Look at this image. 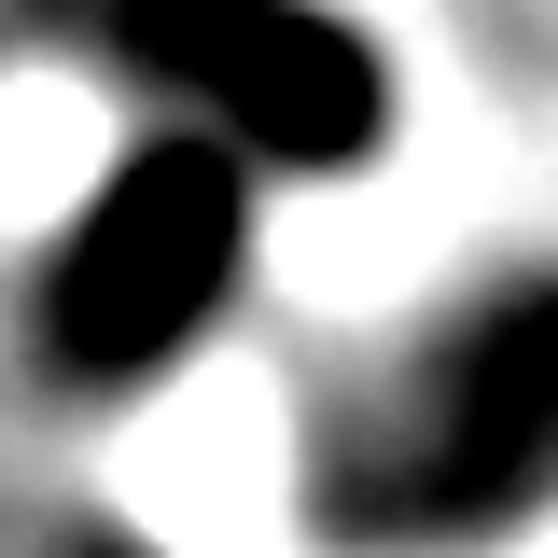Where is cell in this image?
<instances>
[{
  "mask_svg": "<svg viewBox=\"0 0 558 558\" xmlns=\"http://www.w3.org/2000/svg\"><path fill=\"white\" fill-rule=\"evenodd\" d=\"M558 488V279H502L307 433V517L363 558L488 545Z\"/></svg>",
  "mask_w": 558,
  "mask_h": 558,
  "instance_id": "6da1fadb",
  "label": "cell"
},
{
  "mask_svg": "<svg viewBox=\"0 0 558 558\" xmlns=\"http://www.w3.org/2000/svg\"><path fill=\"white\" fill-rule=\"evenodd\" d=\"M0 28L168 98L196 140L293 168V182L377 168L391 140V57L336 0H0Z\"/></svg>",
  "mask_w": 558,
  "mask_h": 558,
  "instance_id": "7a4b0ae2",
  "label": "cell"
},
{
  "mask_svg": "<svg viewBox=\"0 0 558 558\" xmlns=\"http://www.w3.org/2000/svg\"><path fill=\"white\" fill-rule=\"evenodd\" d=\"M252 279V154L154 126L98 168L28 279V363L57 391H140L209 336V307Z\"/></svg>",
  "mask_w": 558,
  "mask_h": 558,
  "instance_id": "3957f363",
  "label": "cell"
}]
</instances>
